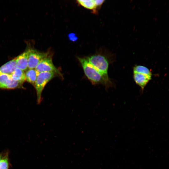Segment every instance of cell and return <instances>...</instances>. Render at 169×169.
Masks as SVG:
<instances>
[{
	"mask_svg": "<svg viewBox=\"0 0 169 169\" xmlns=\"http://www.w3.org/2000/svg\"><path fill=\"white\" fill-rule=\"evenodd\" d=\"M28 66L29 69H35L39 63L47 57L46 53H41L36 50L29 49Z\"/></svg>",
	"mask_w": 169,
	"mask_h": 169,
	"instance_id": "obj_4",
	"label": "cell"
},
{
	"mask_svg": "<svg viewBox=\"0 0 169 169\" xmlns=\"http://www.w3.org/2000/svg\"><path fill=\"white\" fill-rule=\"evenodd\" d=\"M69 37L71 40H75L77 39V37L75 36L74 35L73 33L70 34V35H69Z\"/></svg>",
	"mask_w": 169,
	"mask_h": 169,
	"instance_id": "obj_16",
	"label": "cell"
},
{
	"mask_svg": "<svg viewBox=\"0 0 169 169\" xmlns=\"http://www.w3.org/2000/svg\"><path fill=\"white\" fill-rule=\"evenodd\" d=\"M134 80L136 83L143 90L149 81L151 76L137 73H133Z\"/></svg>",
	"mask_w": 169,
	"mask_h": 169,
	"instance_id": "obj_7",
	"label": "cell"
},
{
	"mask_svg": "<svg viewBox=\"0 0 169 169\" xmlns=\"http://www.w3.org/2000/svg\"><path fill=\"white\" fill-rule=\"evenodd\" d=\"M11 75L13 80L22 84L26 80L25 73L24 71L18 68H16Z\"/></svg>",
	"mask_w": 169,
	"mask_h": 169,
	"instance_id": "obj_10",
	"label": "cell"
},
{
	"mask_svg": "<svg viewBox=\"0 0 169 169\" xmlns=\"http://www.w3.org/2000/svg\"><path fill=\"white\" fill-rule=\"evenodd\" d=\"M77 2L81 6L87 9L95 10L96 8L94 0H79Z\"/></svg>",
	"mask_w": 169,
	"mask_h": 169,
	"instance_id": "obj_13",
	"label": "cell"
},
{
	"mask_svg": "<svg viewBox=\"0 0 169 169\" xmlns=\"http://www.w3.org/2000/svg\"><path fill=\"white\" fill-rule=\"evenodd\" d=\"M133 73H137L152 76V73L146 67L141 65H136L133 68Z\"/></svg>",
	"mask_w": 169,
	"mask_h": 169,
	"instance_id": "obj_12",
	"label": "cell"
},
{
	"mask_svg": "<svg viewBox=\"0 0 169 169\" xmlns=\"http://www.w3.org/2000/svg\"><path fill=\"white\" fill-rule=\"evenodd\" d=\"M5 153V152L3 153H0V161H1L3 158V157Z\"/></svg>",
	"mask_w": 169,
	"mask_h": 169,
	"instance_id": "obj_17",
	"label": "cell"
},
{
	"mask_svg": "<svg viewBox=\"0 0 169 169\" xmlns=\"http://www.w3.org/2000/svg\"><path fill=\"white\" fill-rule=\"evenodd\" d=\"M54 76L53 72H42L38 73L34 85L36 91L37 102L41 101V94L45 86Z\"/></svg>",
	"mask_w": 169,
	"mask_h": 169,
	"instance_id": "obj_3",
	"label": "cell"
},
{
	"mask_svg": "<svg viewBox=\"0 0 169 169\" xmlns=\"http://www.w3.org/2000/svg\"><path fill=\"white\" fill-rule=\"evenodd\" d=\"M16 68L15 58L7 62L0 67V75L11 74Z\"/></svg>",
	"mask_w": 169,
	"mask_h": 169,
	"instance_id": "obj_9",
	"label": "cell"
},
{
	"mask_svg": "<svg viewBox=\"0 0 169 169\" xmlns=\"http://www.w3.org/2000/svg\"><path fill=\"white\" fill-rule=\"evenodd\" d=\"M10 166L9 153L7 151L5 152L3 157L0 161V169H9Z\"/></svg>",
	"mask_w": 169,
	"mask_h": 169,
	"instance_id": "obj_14",
	"label": "cell"
},
{
	"mask_svg": "<svg viewBox=\"0 0 169 169\" xmlns=\"http://www.w3.org/2000/svg\"><path fill=\"white\" fill-rule=\"evenodd\" d=\"M84 74L87 78L93 84L104 85L106 88L112 86L111 80L106 79L86 59L79 58Z\"/></svg>",
	"mask_w": 169,
	"mask_h": 169,
	"instance_id": "obj_1",
	"label": "cell"
},
{
	"mask_svg": "<svg viewBox=\"0 0 169 169\" xmlns=\"http://www.w3.org/2000/svg\"><path fill=\"white\" fill-rule=\"evenodd\" d=\"M28 52L27 50L16 58V68L23 71L27 70L28 68Z\"/></svg>",
	"mask_w": 169,
	"mask_h": 169,
	"instance_id": "obj_8",
	"label": "cell"
},
{
	"mask_svg": "<svg viewBox=\"0 0 169 169\" xmlns=\"http://www.w3.org/2000/svg\"><path fill=\"white\" fill-rule=\"evenodd\" d=\"M95 5L97 7L101 5L105 1L104 0H94Z\"/></svg>",
	"mask_w": 169,
	"mask_h": 169,
	"instance_id": "obj_15",
	"label": "cell"
},
{
	"mask_svg": "<svg viewBox=\"0 0 169 169\" xmlns=\"http://www.w3.org/2000/svg\"><path fill=\"white\" fill-rule=\"evenodd\" d=\"M38 73L35 69H29L25 73L26 80L28 82L34 85Z\"/></svg>",
	"mask_w": 169,
	"mask_h": 169,
	"instance_id": "obj_11",
	"label": "cell"
},
{
	"mask_svg": "<svg viewBox=\"0 0 169 169\" xmlns=\"http://www.w3.org/2000/svg\"><path fill=\"white\" fill-rule=\"evenodd\" d=\"M87 60L106 79L110 80L108 74L109 62L103 55H95L90 56Z\"/></svg>",
	"mask_w": 169,
	"mask_h": 169,
	"instance_id": "obj_2",
	"label": "cell"
},
{
	"mask_svg": "<svg viewBox=\"0 0 169 169\" xmlns=\"http://www.w3.org/2000/svg\"><path fill=\"white\" fill-rule=\"evenodd\" d=\"M38 73L53 72L58 73V71L53 64L50 58L47 57L41 61L35 69Z\"/></svg>",
	"mask_w": 169,
	"mask_h": 169,
	"instance_id": "obj_6",
	"label": "cell"
},
{
	"mask_svg": "<svg viewBox=\"0 0 169 169\" xmlns=\"http://www.w3.org/2000/svg\"><path fill=\"white\" fill-rule=\"evenodd\" d=\"M23 84L13 80L11 74L0 75V89H14L20 88Z\"/></svg>",
	"mask_w": 169,
	"mask_h": 169,
	"instance_id": "obj_5",
	"label": "cell"
}]
</instances>
